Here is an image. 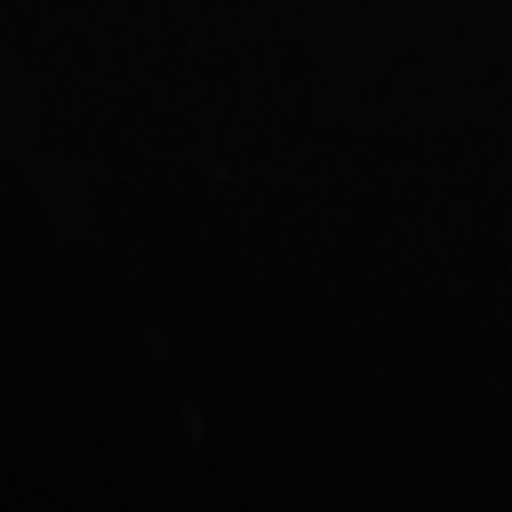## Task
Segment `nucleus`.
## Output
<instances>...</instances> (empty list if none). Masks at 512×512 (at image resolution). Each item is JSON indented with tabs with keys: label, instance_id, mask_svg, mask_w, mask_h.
<instances>
[]
</instances>
